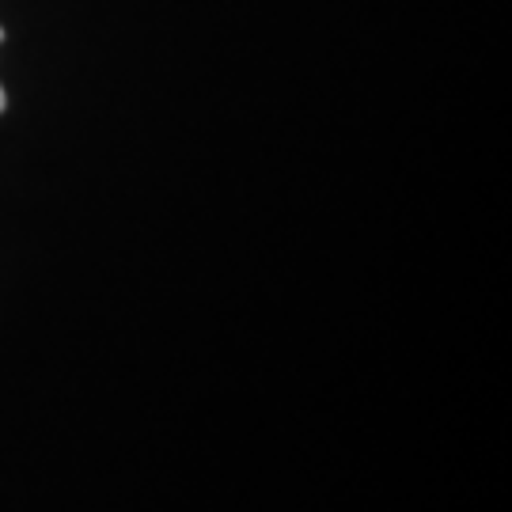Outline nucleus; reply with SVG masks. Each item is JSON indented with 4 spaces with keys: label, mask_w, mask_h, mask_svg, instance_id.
Here are the masks:
<instances>
[{
    "label": "nucleus",
    "mask_w": 512,
    "mask_h": 512,
    "mask_svg": "<svg viewBox=\"0 0 512 512\" xmlns=\"http://www.w3.org/2000/svg\"><path fill=\"white\" fill-rule=\"evenodd\" d=\"M0 38H4V31H0ZM8 107V99H4V88H0V110Z\"/></svg>",
    "instance_id": "obj_1"
}]
</instances>
